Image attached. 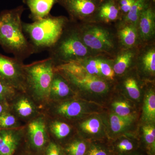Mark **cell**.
<instances>
[{
	"label": "cell",
	"mask_w": 155,
	"mask_h": 155,
	"mask_svg": "<svg viewBox=\"0 0 155 155\" xmlns=\"http://www.w3.org/2000/svg\"><path fill=\"white\" fill-rule=\"evenodd\" d=\"M48 132L51 139L63 147L73 136V126L68 121L46 116Z\"/></svg>",
	"instance_id": "14"
},
{
	"label": "cell",
	"mask_w": 155,
	"mask_h": 155,
	"mask_svg": "<svg viewBox=\"0 0 155 155\" xmlns=\"http://www.w3.org/2000/svg\"><path fill=\"white\" fill-rule=\"evenodd\" d=\"M76 127L79 134H88L90 136L97 135L102 128V124L97 118H90L76 124Z\"/></svg>",
	"instance_id": "23"
},
{
	"label": "cell",
	"mask_w": 155,
	"mask_h": 155,
	"mask_svg": "<svg viewBox=\"0 0 155 155\" xmlns=\"http://www.w3.org/2000/svg\"><path fill=\"white\" fill-rule=\"evenodd\" d=\"M41 155H66L63 147L50 139Z\"/></svg>",
	"instance_id": "35"
},
{
	"label": "cell",
	"mask_w": 155,
	"mask_h": 155,
	"mask_svg": "<svg viewBox=\"0 0 155 155\" xmlns=\"http://www.w3.org/2000/svg\"><path fill=\"white\" fill-rule=\"evenodd\" d=\"M55 68L49 58L24 64V91L41 110L48 103Z\"/></svg>",
	"instance_id": "3"
},
{
	"label": "cell",
	"mask_w": 155,
	"mask_h": 155,
	"mask_svg": "<svg viewBox=\"0 0 155 155\" xmlns=\"http://www.w3.org/2000/svg\"><path fill=\"white\" fill-rule=\"evenodd\" d=\"M74 23L81 41L94 56L114 58L120 49L115 24Z\"/></svg>",
	"instance_id": "2"
},
{
	"label": "cell",
	"mask_w": 155,
	"mask_h": 155,
	"mask_svg": "<svg viewBox=\"0 0 155 155\" xmlns=\"http://www.w3.org/2000/svg\"><path fill=\"white\" fill-rule=\"evenodd\" d=\"M126 155H143L142 154L140 153H139L133 151L131 152V153H129L127 154Z\"/></svg>",
	"instance_id": "39"
},
{
	"label": "cell",
	"mask_w": 155,
	"mask_h": 155,
	"mask_svg": "<svg viewBox=\"0 0 155 155\" xmlns=\"http://www.w3.org/2000/svg\"><path fill=\"white\" fill-rule=\"evenodd\" d=\"M49 57L55 67L94 56L81 41L74 22H69L49 49Z\"/></svg>",
	"instance_id": "5"
},
{
	"label": "cell",
	"mask_w": 155,
	"mask_h": 155,
	"mask_svg": "<svg viewBox=\"0 0 155 155\" xmlns=\"http://www.w3.org/2000/svg\"><path fill=\"white\" fill-rule=\"evenodd\" d=\"M56 69L68 81L77 95L82 91L101 94L110 88L109 81L88 74L76 62L58 66Z\"/></svg>",
	"instance_id": "6"
},
{
	"label": "cell",
	"mask_w": 155,
	"mask_h": 155,
	"mask_svg": "<svg viewBox=\"0 0 155 155\" xmlns=\"http://www.w3.org/2000/svg\"><path fill=\"white\" fill-rule=\"evenodd\" d=\"M134 119H125L117 116L116 114H111L110 117V125L114 133L118 134L129 127Z\"/></svg>",
	"instance_id": "30"
},
{
	"label": "cell",
	"mask_w": 155,
	"mask_h": 155,
	"mask_svg": "<svg viewBox=\"0 0 155 155\" xmlns=\"http://www.w3.org/2000/svg\"><path fill=\"white\" fill-rule=\"evenodd\" d=\"M136 1L137 0H117L122 16V19L127 15Z\"/></svg>",
	"instance_id": "36"
},
{
	"label": "cell",
	"mask_w": 155,
	"mask_h": 155,
	"mask_svg": "<svg viewBox=\"0 0 155 155\" xmlns=\"http://www.w3.org/2000/svg\"><path fill=\"white\" fill-rule=\"evenodd\" d=\"M114 149L118 155H126L135 150L136 145L132 140L124 138L115 143Z\"/></svg>",
	"instance_id": "32"
},
{
	"label": "cell",
	"mask_w": 155,
	"mask_h": 155,
	"mask_svg": "<svg viewBox=\"0 0 155 155\" xmlns=\"http://www.w3.org/2000/svg\"><path fill=\"white\" fill-rule=\"evenodd\" d=\"M121 19L117 0H102L92 22L112 24Z\"/></svg>",
	"instance_id": "17"
},
{
	"label": "cell",
	"mask_w": 155,
	"mask_h": 155,
	"mask_svg": "<svg viewBox=\"0 0 155 155\" xmlns=\"http://www.w3.org/2000/svg\"><path fill=\"white\" fill-rule=\"evenodd\" d=\"M145 147L148 155H155V128L153 125H147L143 127Z\"/></svg>",
	"instance_id": "29"
},
{
	"label": "cell",
	"mask_w": 155,
	"mask_h": 155,
	"mask_svg": "<svg viewBox=\"0 0 155 155\" xmlns=\"http://www.w3.org/2000/svg\"><path fill=\"white\" fill-rule=\"evenodd\" d=\"M25 10L20 5L0 13V46L5 52L23 62L35 54L23 31L22 17Z\"/></svg>",
	"instance_id": "1"
},
{
	"label": "cell",
	"mask_w": 155,
	"mask_h": 155,
	"mask_svg": "<svg viewBox=\"0 0 155 155\" xmlns=\"http://www.w3.org/2000/svg\"><path fill=\"white\" fill-rule=\"evenodd\" d=\"M102 0H58L66 10L69 20L74 22H92Z\"/></svg>",
	"instance_id": "9"
},
{
	"label": "cell",
	"mask_w": 155,
	"mask_h": 155,
	"mask_svg": "<svg viewBox=\"0 0 155 155\" xmlns=\"http://www.w3.org/2000/svg\"><path fill=\"white\" fill-rule=\"evenodd\" d=\"M110 151L103 144L96 143H90L85 155H112Z\"/></svg>",
	"instance_id": "34"
},
{
	"label": "cell",
	"mask_w": 155,
	"mask_h": 155,
	"mask_svg": "<svg viewBox=\"0 0 155 155\" xmlns=\"http://www.w3.org/2000/svg\"><path fill=\"white\" fill-rule=\"evenodd\" d=\"M19 91L0 80V101L8 103Z\"/></svg>",
	"instance_id": "33"
},
{
	"label": "cell",
	"mask_w": 155,
	"mask_h": 155,
	"mask_svg": "<svg viewBox=\"0 0 155 155\" xmlns=\"http://www.w3.org/2000/svg\"><path fill=\"white\" fill-rule=\"evenodd\" d=\"M153 1L154 0H137L127 15L118 22L137 26L140 15Z\"/></svg>",
	"instance_id": "21"
},
{
	"label": "cell",
	"mask_w": 155,
	"mask_h": 155,
	"mask_svg": "<svg viewBox=\"0 0 155 155\" xmlns=\"http://www.w3.org/2000/svg\"><path fill=\"white\" fill-rule=\"evenodd\" d=\"M24 126L0 129V155H14L24 144Z\"/></svg>",
	"instance_id": "13"
},
{
	"label": "cell",
	"mask_w": 155,
	"mask_h": 155,
	"mask_svg": "<svg viewBox=\"0 0 155 155\" xmlns=\"http://www.w3.org/2000/svg\"><path fill=\"white\" fill-rule=\"evenodd\" d=\"M58 0H23L30 11L29 17L32 21L39 20L50 15L54 6Z\"/></svg>",
	"instance_id": "20"
},
{
	"label": "cell",
	"mask_w": 155,
	"mask_h": 155,
	"mask_svg": "<svg viewBox=\"0 0 155 155\" xmlns=\"http://www.w3.org/2000/svg\"><path fill=\"white\" fill-rule=\"evenodd\" d=\"M139 46L120 49L116 54L113 59V68L116 77H121L134 68Z\"/></svg>",
	"instance_id": "19"
},
{
	"label": "cell",
	"mask_w": 155,
	"mask_h": 155,
	"mask_svg": "<svg viewBox=\"0 0 155 155\" xmlns=\"http://www.w3.org/2000/svg\"><path fill=\"white\" fill-rule=\"evenodd\" d=\"M113 109L115 114L117 116L128 119H134L131 113V107L128 103L124 101H116L113 103Z\"/></svg>",
	"instance_id": "31"
},
{
	"label": "cell",
	"mask_w": 155,
	"mask_h": 155,
	"mask_svg": "<svg viewBox=\"0 0 155 155\" xmlns=\"http://www.w3.org/2000/svg\"><path fill=\"white\" fill-rule=\"evenodd\" d=\"M115 25L120 49L131 48L142 44L136 25L119 22Z\"/></svg>",
	"instance_id": "18"
},
{
	"label": "cell",
	"mask_w": 155,
	"mask_h": 155,
	"mask_svg": "<svg viewBox=\"0 0 155 155\" xmlns=\"http://www.w3.org/2000/svg\"><path fill=\"white\" fill-rule=\"evenodd\" d=\"M134 69L146 79L153 78L155 74V41L142 44L139 46Z\"/></svg>",
	"instance_id": "12"
},
{
	"label": "cell",
	"mask_w": 155,
	"mask_h": 155,
	"mask_svg": "<svg viewBox=\"0 0 155 155\" xmlns=\"http://www.w3.org/2000/svg\"><path fill=\"white\" fill-rule=\"evenodd\" d=\"M10 110L8 103L0 101V114Z\"/></svg>",
	"instance_id": "38"
},
{
	"label": "cell",
	"mask_w": 155,
	"mask_h": 155,
	"mask_svg": "<svg viewBox=\"0 0 155 155\" xmlns=\"http://www.w3.org/2000/svg\"><path fill=\"white\" fill-rule=\"evenodd\" d=\"M89 144L81 137L74 136L62 147L66 155H85Z\"/></svg>",
	"instance_id": "22"
},
{
	"label": "cell",
	"mask_w": 155,
	"mask_h": 155,
	"mask_svg": "<svg viewBox=\"0 0 155 155\" xmlns=\"http://www.w3.org/2000/svg\"><path fill=\"white\" fill-rule=\"evenodd\" d=\"M24 124L20 122L10 110L0 114V129H10L19 128Z\"/></svg>",
	"instance_id": "27"
},
{
	"label": "cell",
	"mask_w": 155,
	"mask_h": 155,
	"mask_svg": "<svg viewBox=\"0 0 155 155\" xmlns=\"http://www.w3.org/2000/svg\"><path fill=\"white\" fill-rule=\"evenodd\" d=\"M124 75L125 76L122 81L123 87L131 98L138 99L140 96V91L137 78L134 74H128V72Z\"/></svg>",
	"instance_id": "26"
},
{
	"label": "cell",
	"mask_w": 155,
	"mask_h": 155,
	"mask_svg": "<svg viewBox=\"0 0 155 155\" xmlns=\"http://www.w3.org/2000/svg\"><path fill=\"white\" fill-rule=\"evenodd\" d=\"M14 155H38L31 152L25 147L24 144Z\"/></svg>",
	"instance_id": "37"
},
{
	"label": "cell",
	"mask_w": 155,
	"mask_h": 155,
	"mask_svg": "<svg viewBox=\"0 0 155 155\" xmlns=\"http://www.w3.org/2000/svg\"><path fill=\"white\" fill-rule=\"evenodd\" d=\"M98 57L99 67L102 77L108 81H114L116 76L113 68V59L104 56Z\"/></svg>",
	"instance_id": "25"
},
{
	"label": "cell",
	"mask_w": 155,
	"mask_h": 155,
	"mask_svg": "<svg viewBox=\"0 0 155 155\" xmlns=\"http://www.w3.org/2000/svg\"><path fill=\"white\" fill-rule=\"evenodd\" d=\"M24 66L22 61L0 54V80L25 92Z\"/></svg>",
	"instance_id": "10"
},
{
	"label": "cell",
	"mask_w": 155,
	"mask_h": 155,
	"mask_svg": "<svg viewBox=\"0 0 155 155\" xmlns=\"http://www.w3.org/2000/svg\"><path fill=\"white\" fill-rule=\"evenodd\" d=\"M9 105L10 110L24 124L42 112L35 102L25 92H17Z\"/></svg>",
	"instance_id": "11"
},
{
	"label": "cell",
	"mask_w": 155,
	"mask_h": 155,
	"mask_svg": "<svg viewBox=\"0 0 155 155\" xmlns=\"http://www.w3.org/2000/svg\"><path fill=\"white\" fill-rule=\"evenodd\" d=\"M69 22L64 16L48 17L31 23L22 22L23 31L35 54L49 49L61 35Z\"/></svg>",
	"instance_id": "4"
},
{
	"label": "cell",
	"mask_w": 155,
	"mask_h": 155,
	"mask_svg": "<svg viewBox=\"0 0 155 155\" xmlns=\"http://www.w3.org/2000/svg\"><path fill=\"white\" fill-rule=\"evenodd\" d=\"M76 96L68 81L55 68L50 88L48 102L60 101Z\"/></svg>",
	"instance_id": "16"
},
{
	"label": "cell",
	"mask_w": 155,
	"mask_h": 155,
	"mask_svg": "<svg viewBox=\"0 0 155 155\" xmlns=\"http://www.w3.org/2000/svg\"><path fill=\"white\" fill-rule=\"evenodd\" d=\"M41 111L50 117L71 122L79 120L87 114V108L84 103L75 97L60 101L50 102Z\"/></svg>",
	"instance_id": "8"
},
{
	"label": "cell",
	"mask_w": 155,
	"mask_h": 155,
	"mask_svg": "<svg viewBox=\"0 0 155 155\" xmlns=\"http://www.w3.org/2000/svg\"><path fill=\"white\" fill-rule=\"evenodd\" d=\"M24 146L28 150L41 155L49 142L46 116L42 112L24 124Z\"/></svg>",
	"instance_id": "7"
},
{
	"label": "cell",
	"mask_w": 155,
	"mask_h": 155,
	"mask_svg": "<svg viewBox=\"0 0 155 155\" xmlns=\"http://www.w3.org/2000/svg\"><path fill=\"white\" fill-rule=\"evenodd\" d=\"M145 96L143 107V119L148 123H152L155 120V94L153 89H149Z\"/></svg>",
	"instance_id": "24"
},
{
	"label": "cell",
	"mask_w": 155,
	"mask_h": 155,
	"mask_svg": "<svg viewBox=\"0 0 155 155\" xmlns=\"http://www.w3.org/2000/svg\"><path fill=\"white\" fill-rule=\"evenodd\" d=\"M137 26L141 44L155 41V0L142 12Z\"/></svg>",
	"instance_id": "15"
},
{
	"label": "cell",
	"mask_w": 155,
	"mask_h": 155,
	"mask_svg": "<svg viewBox=\"0 0 155 155\" xmlns=\"http://www.w3.org/2000/svg\"><path fill=\"white\" fill-rule=\"evenodd\" d=\"M76 62L88 74L102 78L100 71L98 56H91Z\"/></svg>",
	"instance_id": "28"
}]
</instances>
